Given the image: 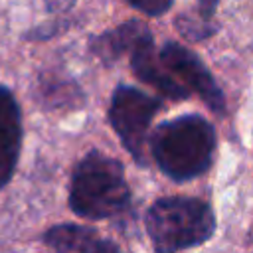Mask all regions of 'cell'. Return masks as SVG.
I'll list each match as a JSON object with an SVG mask.
<instances>
[{
	"mask_svg": "<svg viewBox=\"0 0 253 253\" xmlns=\"http://www.w3.org/2000/svg\"><path fill=\"white\" fill-rule=\"evenodd\" d=\"M158 55H160L162 63L166 65V69L174 77L182 79V83L188 91H194L196 95H200V99L211 111H215V113L225 111V97H223L221 89L217 87L210 69L202 63V59L194 51H190L182 43L168 42L162 45Z\"/></svg>",
	"mask_w": 253,
	"mask_h": 253,
	"instance_id": "obj_5",
	"label": "cell"
},
{
	"mask_svg": "<svg viewBox=\"0 0 253 253\" xmlns=\"http://www.w3.org/2000/svg\"><path fill=\"white\" fill-rule=\"evenodd\" d=\"M146 231L156 251H182L198 247L213 235L215 215L198 198H160L146 211Z\"/></svg>",
	"mask_w": 253,
	"mask_h": 253,
	"instance_id": "obj_3",
	"label": "cell"
},
{
	"mask_svg": "<svg viewBox=\"0 0 253 253\" xmlns=\"http://www.w3.org/2000/svg\"><path fill=\"white\" fill-rule=\"evenodd\" d=\"M160 109V99L128 85H119L111 97L109 123L123 146L138 164H146L148 128Z\"/></svg>",
	"mask_w": 253,
	"mask_h": 253,
	"instance_id": "obj_4",
	"label": "cell"
},
{
	"mask_svg": "<svg viewBox=\"0 0 253 253\" xmlns=\"http://www.w3.org/2000/svg\"><path fill=\"white\" fill-rule=\"evenodd\" d=\"M130 67L140 81L154 87L160 95H164L168 99H176V101L188 99L190 91L180 81H176L174 75L166 69L160 55H156V51H154L152 40L136 45L130 51Z\"/></svg>",
	"mask_w": 253,
	"mask_h": 253,
	"instance_id": "obj_7",
	"label": "cell"
},
{
	"mask_svg": "<svg viewBox=\"0 0 253 253\" xmlns=\"http://www.w3.org/2000/svg\"><path fill=\"white\" fill-rule=\"evenodd\" d=\"M215 130L200 115H182L162 123L150 136L156 166L176 182L202 176L213 160Z\"/></svg>",
	"mask_w": 253,
	"mask_h": 253,
	"instance_id": "obj_1",
	"label": "cell"
},
{
	"mask_svg": "<svg viewBox=\"0 0 253 253\" xmlns=\"http://www.w3.org/2000/svg\"><path fill=\"white\" fill-rule=\"evenodd\" d=\"M130 202V190L119 160L105 152L85 154L71 174L69 208L83 219H107Z\"/></svg>",
	"mask_w": 253,
	"mask_h": 253,
	"instance_id": "obj_2",
	"label": "cell"
},
{
	"mask_svg": "<svg viewBox=\"0 0 253 253\" xmlns=\"http://www.w3.org/2000/svg\"><path fill=\"white\" fill-rule=\"evenodd\" d=\"M43 245L53 251L61 253H105V251H117L119 245L113 241H105L99 237L97 231L85 227V225H75V223H61L51 229H47L42 237Z\"/></svg>",
	"mask_w": 253,
	"mask_h": 253,
	"instance_id": "obj_8",
	"label": "cell"
},
{
	"mask_svg": "<svg viewBox=\"0 0 253 253\" xmlns=\"http://www.w3.org/2000/svg\"><path fill=\"white\" fill-rule=\"evenodd\" d=\"M126 2L146 16H160L172 6V0H126Z\"/></svg>",
	"mask_w": 253,
	"mask_h": 253,
	"instance_id": "obj_10",
	"label": "cell"
},
{
	"mask_svg": "<svg viewBox=\"0 0 253 253\" xmlns=\"http://www.w3.org/2000/svg\"><path fill=\"white\" fill-rule=\"evenodd\" d=\"M22 150V113L14 93L0 87V190L12 180Z\"/></svg>",
	"mask_w": 253,
	"mask_h": 253,
	"instance_id": "obj_6",
	"label": "cell"
},
{
	"mask_svg": "<svg viewBox=\"0 0 253 253\" xmlns=\"http://www.w3.org/2000/svg\"><path fill=\"white\" fill-rule=\"evenodd\" d=\"M150 40H152L150 30L142 22L130 20V22H125L111 32L97 36L91 42V51L103 61H115L117 57L130 53L136 45L150 42Z\"/></svg>",
	"mask_w": 253,
	"mask_h": 253,
	"instance_id": "obj_9",
	"label": "cell"
},
{
	"mask_svg": "<svg viewBox=\"0 0 253 253\" xmlns=\"http://www.w3.org/2000/svg\"><path fill=\"white\" fill-rule=\"evenodd\" d=\"M215 8H217V0H200V12H202V18L204 20L211 18L213 12H215Z\"/></svg>",
	"mask_w": 253,
	"mask_h": 253,
	"instance_id": "obj_11",
	"label": "cell"
}]
</instances>
